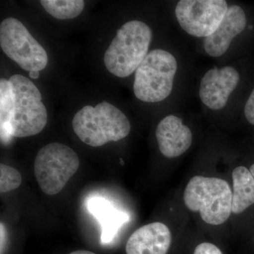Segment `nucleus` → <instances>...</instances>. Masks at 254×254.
<instances>
[{"instance_id": "nucleus-1", "label": "nucleus", "mask_w": 254, "mask_h": 254, "mask_svg": "<svg viewBox=\"0 0 254 254\" xmlns=\"http://www.w3.org/2000/svg\"><path fill=\"white\" fill-rule=\"evenodd\" d=\"M72 127L79 139L92 147L120 141L131 131L126 115L107 101L94 108L91 105L83 107L75 115Z\"/></svg>"}, {"instance_id": "nucleus-2", "label": "nucleus", "mask_w": 254, "mask_h": 254, "mask_svg": "<svg viewBox=\"0 0 254 254\" xmlns=\"http://www.w3.org/2000/svg\"><path fill=\"white\" fill-rule=\"evenodd\" d=\"M152 36L151 29L143 21L132 20L125 23L105 52L107 69L118 77L130 76L148 54Z\"/></svg>"}, {"instance_id": "nucleus-3", "label": "nucleus", "mask_w": 254, "mask_h": 254, "mask_svg": "<svg viewBox=\"0 0 254 254\" xmlns=\"http://www.w3.org/2000/svg\"><path fill=\"white\" fill-rule=\"evenodd\" d=\"M184 202L191 211L199 212L207 224L221 225L232 213V191L222 179L195 176L187 184Z\"/></svg>"}, {"instance_id": "nucleus-4", "label": "nucleus", "mask_w": 254, "mask_h": 254, "mask_svg": "<svg viewBox=\"0 0 254 254\" xmlns=\"http://www.w3.org/2000/svg\"><path fill=\"white\" fill-rule=\"evenodd\" d=\"M12 88L14 108L8 134L23 138L38 134L46 126L48 113L36 85L22 75L15 74L9 80Z\"/></svg>"}, {"instance_id": "nucleus-5", "label": "nucleus", "mask_w": 254, "mask_h": 254, "mask_svg": "<svg viewBox=\"0 0 254 254\" xmlns=\"http://www.w3.org/2000/svg\"><path fill=\"white\" fill-rule=\"evenodd\" d=\"M177 62L166 50H151L135 71L133 92L138 100L158 103L173 91Z\"/></svg>"}, {"instance_id": "nucleus-6", "label": "nucleus", "mask_w": 254, "mask_h": 254, "mask_svg": "<svg viewBox=\"0 0 254 254\" xmlns=\"http://www.w3.org/2000/svg\"><path fill=\"white\" fill-rule=\"evenodd\" d=\"M76 152L67 145L52 143L38 151L34 163L35 176L46 194H58L79 168Z\"/></svg>"}, {"instance_id": "nucleus-7", "label": "nucleus", "mask_w": 254, "mask_h": 254, "mask_svg": "<svg viewBox=\"0 0 254 254\" xmlns=\"http://www.w3.org/2000/svg\"><path fill=\"white\" fill-rule=\"evenodd\" d=\"M0 46L10 59L29 72L42 71L48 64L46 50L16 18H7L1 21Z\"/></svg>"}, {"instance_id": "nucleus-8", "label": "nucleus", "mask_w": 254, "mask_h": 254, "mask_svg": "<svg viewBox=\"0 0 254 254\" xmlns=\"http://www.w3.org/2000/svg\"><path fill=\"white\" fill-rule=\"evenodd\" d=\"M227 9L225 0H181L175 15L184 31L190 36L206 38L220 26Z\"/></svg>"}, {"instance_id": "nucleus-9", "label": "nucleus", "mask_w": 254, "mask_h": 254, "mask_svg": "<svg viewBox=\"0 0 254 254\" xmlns=\"http://www.w3.org/2000/svg\"><path fill=\"white\" fill-rule=\"evenodd\" d=\"M240 79V73L232 66L208 70L200 81L199 96L202 103L213 110L225 108Z\"/></svg>"}, {"instance_id": "nucleus-10", "label": "nucleus", "mask_w": 254, "mask_h": 254, "mask_svg": "<svg viewBox=\"0 0 254 254\" xmlns=\"http://www.w3.org/2000/svg\"><path fill=\"white\" fill-rule=\"evenodd\" d=\"M246 26L247 16L243 9L237 5L228 7L218 28L205 38L203 48L207 54L213 58L225 54L232 40L245 30Z\"/></svg>"}, {"instance_id": "nucleus-11", "label": "nucleus", "mask_w": 254, "mask_h": 254, "mask_svg": "<svg viewBox=\"0 0 254 254\" xmlns=\"http://www.w3.org/2000/svg\"><path fill=\"white\" fill-rule=\"evenodd\" d=\"M155 136L160 153L168 158L185 153L190 148L193 138L190 128L175 115H168L159 123Z\"/></svg>"}, {"instance_id": "nucleus-12", "label": "nucleus", "mask_w": 254, "mask_h": 254, "mask_svg": "<svg viewBox=\"0 0 254 254\" xmlns=\"http://www.w3.org/2000/svg\"><path fill=\"white\" fill-rule=\"evenodd\" d=\"M171 242V232L165 224H148L138 228L128 238L127 254H167Z\"/></svg>"}, {"instance_id": "nucleus-13", "label": "nucleus", "mask_w": 254, "mask_h": 254, "mask_svg": "<svg viewBox=\"0 0 254 254\" xmlns=\"http://www.w3.org/2000/svg\"><path fill=\"white\" fill-rule=\"evenodd\" d=\"M87 210L99 222L103 244L111 242L120 227L128 220L127 213L118 210L110 200L102 197L90 198L87 202Z\"/></svg>"}, {"instance_id": "nucleus-14", "label": "nucleus", "mask_w": 254, "mask_h": 254, "mask_svg": "<svg viewBox=\"0 0 254 254\" xmlns=\"http://www.w3.org/2000/svg\"><path fill=\"white\" fill-rule=\"evenodd\" d=\"M232 213L240 214L254 204V178L248 169L237 167L232 172Z\"/></svg>"}, {"instance_id": "nucleus-15", "label": "nucleus", "mask_w": 254, "mask_h": 254, "mask_svg": "<svg viewBox=\"0 0 254 254\" xmlns=\"http://www.w3.org/2000/svg\"><path fill=\"white\" fill-rule=\"evenodd\" d=\"M14 108V98L12 88L9 80H0V130L3 143H9L11 137L8 134L10 120Z\"/></svg>"}, {"instance_id": "nucleus-16", "label": "nucleus", "mask_w": 254, "mask_h": 254, "mask_svg": "<svg viewBox=\"0 0 254 254\" xmlns=\"http://www.w3.org/2000/svg\"><path fill=\"white\" fill-rule=\"evenodd\" d=\"M41 4L48 14L60 20L77 17L84 7L83 0H41Z\"/></svg>"}, {"instance_id": "nucleus-17", "label": "nucleus", "mask_w": 254, "mask_h": 254, "mask_svg": "<svg viewBox=\"0 0 254 254\" xmlns=\"http://www.w3.org/2000/svg\"><path fill=\"white\" fill-rule=\"evenodd\" d=\"M22 178L17 170L5 164L0 165V191L1 193L16 190L21 185Z\"/></svg>"}, {"instance_id": "nucleus-18", "label": "nucleus", "mask_w": 254, "mask_h": 254, "mask_svg": "<svg viewBox=\"0 0 254 254\" xmlns=\"http://www.w3.org/2000/svg\"><path fill=\"white\" fill-rule=\"evenodd\" d=\"M193 254H222V253L216 246L208 242H203L197 246Z\"/></svg>"}, {"instance_id": "nucleus-19", "label": "nucleus", "mask_w": 254, "mask_h": 254, "mask_svg": "<svg viewBox=\"0 0 254 254\" xmlns=\"http://www.w3.org/2000/svg\"><path fill=\"white\" fill-rule=\"evenodd\" d=\"M245 114L249 123L254 125V89L245 105Z\"/></svg>"}, {"instance_id": "nucleus-20", "label": "nucleus", "mask_w": 254, "mask_h": 254, "mask_svg": "<svg viewBox=\"0 0 254 254\" xmlns=\"http://www.w3.org/2000/svg\"><path fill=\"white\" fill-rule=\"evenodd\" d=\"M29 76L30 77L33 78V79H37V78H39L40 71H31V72H29Z\"/></svg>"}, {"instance_id": "nucleus-21", "label": "nucleus", "mask_w": 254, "mask_h": 254, "mask_svg": "<svg viewBox=\"0 0 254 254\" xmlns=\"http://www.w3.org/2000/svg\"><path fill=\"white\" fill-rule=\"evenodd\" d=\"M95 254L93 253V252H89V251H85V250H79L76 251V252H71V254Z\"/></svg>"}, {"instance_id": "nucleus-22", "label": "nucleus", "mask_w": 254, "mask_h": 254, "mask_svg": "<svg viewBox=\"0 0 254 254\" xmlns=\"http://www.w3.org/2000/svg\"><path fill=\"white\" fill-rule=\"evenodd\" d=\"M250 171L252 175H253L254 178V164L251 166Z\"/></svg>"}, {"instance_id": "nucleus-23", "label": "nucleus", "mask_w": 254, "mask_h": 254, "mask_svg": "<svg viewBox=\"0 0 254 254\" xmlns=\"http://www.w3.org/2000/svg\"><path fill=\"white\" fill-rule=\"evenodd\" d=\"M120 163H121L122 165H124V162L123 160H122V159H120Z\"/></svg>"}]
</instances>
